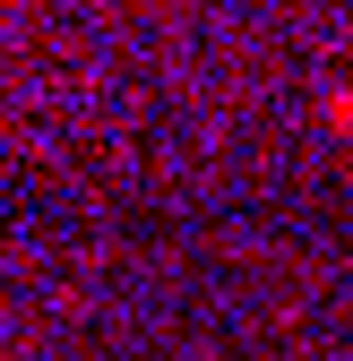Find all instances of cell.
<instances>
[{
  "mask_svg": "<svg viewBox=\"0 0 353 361\" xmlns=\"http://www.w3.org/2000/svg\"><path fill=\"white\" fill-rule=\"evenodd\" d=\"M319 121L336 129V138H353V86H328V104H319Z\"/></svg>",
  "mask_w": 353,
  "mask_h": 361,
  "instance_id": "cell-1",
  "label": "cell"
}]
</instances>
